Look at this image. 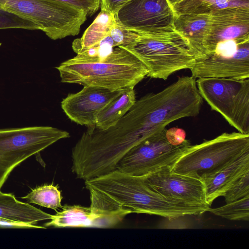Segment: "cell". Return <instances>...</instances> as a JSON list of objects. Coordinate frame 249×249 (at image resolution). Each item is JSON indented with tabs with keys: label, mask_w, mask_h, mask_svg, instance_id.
Masks as SVG:
<instances>
[{
	"label": "cell",
	"mask_w": 249,
	"mask_h": 249,
	"mask_svg": "<svg viewBox=\"0 0 249 249\" xmlns=\"http://www.w3.org/2000/svg\"><path fill=\"white\" fill-rule=\"evenodd\" d=\"M86 188L98 190L131 213H142L166 218L198 215L210 206L189 204L165 197L151 189L142 177L115 170L85 180Z\"/></svg>",
	"instance_id": "1"
},
{
	"label": "cell",
	"mask_w": 249,
	"mask_h": 249,
	"mask_svg": "<svg viewBox=\"0 0 249 249\" xmlns=\"http://www.w3.org/2000/svg\"><path fill=\"white\" fill-rule=\"evenodd\" d=\"M61 82L112 90L135 87L148 74L144 65L126 49L117 47L104 59L77 54L56 67Z\"/></svg>",
	"instance_id": "2"
},
{
	"label": "cell",
	"mask_w": 249,
	"mask_h": 249,
	"mask_svg": "<svg viewBox=\"0 0 249 249\" xmlns=\"http://www.w3.org/2000/svg\"><path fill=\"white\" fill-rule=\"evenodd\" d=\"M122 47L136 56L148 70L147 76L166 80L173 73L191 70L196 54L187 39L175 30L142 34Z\"/></svg>",
	"instance_id": "3"
},
{
	"label": "cell",
	"mask_w": 249,
	"mask_h": 249,
	"mask_svg": "<svg viewBox=\"0 0 249 249\" xmlns=\"http://www.w3.org/2000/svg\"><path fill=\"white\" fill-rule=\"evenodd\" d=\"M249 151V134L224 133L211 140L191 145L171 166L173 173L203 180Z\"/></svg>",
	"instance_id": "4"
},
{
	"label": "cell",
	"mask_w": 249,
	"mask_h": 249,
	"mask_svg": "<svg viewBox=\"0 0 249 249\" xmlns=\"http://www.w3.org/2000/svg\"><path fill=\"white\" fill-rule=\"evenodd\" d=\"M0 9L30 20L51 39L78 35L87 15L54 0H0Z\"/></svg>",
	"instance_id": "5"
},
{
	"label": "cell",
	"mask_w": 249,
	"mask_h": 249,
	"mask_svg": "<svg viewBox=\"0 0 249 249\" xmlns=\"http://www.w3.org/2000/svg\"><path fill=\"white\" fill-rule=\"evenodd\" d=\"M198 92L239 132L249 134V78H200Z\"/></svg>",
	"instance_id": "6"
},
{
	"label": "cell",
	"mask_w": 249,
	"mask_h": 249,
	"mask_svg": "<svg viewBox=\"0 0 249 249\" xmlns=\"http://www.w3.org/2000/svg\"><path fill=\"white\" fill-rule=\"evenodd\" d=\"M70 136L68 132L52 126L0 129V190L18 164Z\"/></svg>",
	"instance_id": "7"
},
{
	"label": "cell",
	"mask_w": 249,
	"mask_h": 249,
	"mask_svg": "<svg viewBox=\"0 0 249 249\" xmlns=\"http://www.w3.org/2000/svg\"><path fill=\"white\" fill-rule=\"evenodd\" d=\"M87 189L90 194L89 207L62 206V210L52 215L44 227L110 228L131 213L101 191L92 188Z\"/></svg>",
	"instance_id": "8"
},
{
	"label": "cell",
	"mask_w": 249,
	"mask_h": 249,
	"mask_svg": "<svg viewBox=\"0 0 249 249\" xmlns=\"http://www.w3.org/2000/svg\"><path fill=\"white\" fill-rule=\"evenodd\" d=\"M166 130L162 129L130 149L115 170L143 177L162 167L172 166L192 144L188 140L179 145L172 144L166 138Z\"/></svg>",
	"instance_id": "9"
},
{
	"label": "cell",
	"mask_w": 249,
	"mask_h": 249,
	"mask_svg": "<svg viewBox=\"0 0 249 249\" xmlns=\"http://www.w3.org/2000/svg\"><path fill=\"white\" fill-rule=\"evenodd\" d=\"M176 14L167 0H130L115 14L120 26L138 33L175 30Z\"/></svg>",
	"instance_id": "10"
},
{
	"label": "cell",
	"mask_w": 249,
	"mask_h": 249,
	"mask_svg": "<svg viewBox=\"0 0 249 249\" xmlns=\"http://www.w3.org/2000/svg\"><path fill=\"white\" fill-rule=\"evenodd\" d=\"M142 178L151 189L165 197L189 204L209 206L206 203L202 181L173 173L171 166L162 167Z\"/></svg>",
	"instance_id": "11"
},
{
	"label": "cell",
	"mask_w": 249,
	"mask_h": 249,
	"mask_svg": "<svg viewBox=\"0 0 249 249\" xmlns=\"http://www.w3.org/2000/svg\"><path fill=\"white\" fill-rule=\"evenodd\" d=\"M190 70L195 79L249 78V40L240 43L233 53H208L196 58Z\"/></svg>",
	"instance_id": "12"
},
{
	"label": "cell",
	"mask_w": 249,
	"mask_h": 249,
	"mask_svg": "<svg viewBox=\"0 0 249 249\" xmlns=\"http://www.w3.org/2000/svg\"><path fill=\"white\" fill-rule=\"evenodd\" d=\"M122 89L112 90L84 86L80 91L70 93L63 98L61 108L71 121L87 127L94 126L98 113Z\"/></svg>",
	"instance_id": "13"
},
{
	"label": "cell",
	"mask_w": 249,
	"mask_h": 249,
	"mask_svg": "<svg viewBox=\"0 0 249 249\" xmlns=\"http://www.w3.org/2000/svg\"><path fill=\"white\" fill-rule=\"evenodd\" d=\"M212 15V26L205 44V54L212 53L221 42L249 39V7H228Z\"/></svg>",
	"instance_id": "14"
},
{
	"label": "cell",
	"mask_w": 249,
	"mask_h": 249,
	"mask_svg": "<svg viewBox=\"0 0 249 249\" xmlns=\"http://www.w3.org/2000/svg\"><path fill=\"white\" fill-rule=\"evenodd\" d=\"M212 15L184 14L176 15L174 28L188 41L196 58L205 54V44L210 34Z\"/></svg>",
	"instance_id": "15"
},
{
	"label": "cell",
	"mask_w": 249,
	"mask_h": 249,
	"mask_svg": "<svg viewBox=\"0 0 249 249\" xmlns=\"http://www.w3.org/2000/svg\"><path fill=\"white\" fill-rule=\"evenodd\" d=\"M249 171V151L244 153L231 163L202 180L206 201L211 206L217 197L223 196L226 189L237 179Z\"/></svg>",
	"instance_id": "16"
},
{
	"label": "cell",
	"mask_w": 249,
	"mask_h": 249,
	"mask_svg": "<svg viewBox=\"0 0 249 249\" xmlns=\"http://www.w3.org/2000/svg\"><path fill=\"white\" fill-rule=\"evenodd\" d=\"M52 216L29 203L18 201L12 194L0 191V218L36 225L39 221L50 220Z\"/></svg>",
	"instance_id": "17"
},
{
	"label": "cell",
	"mask_w": 249,
	"mask_h": 249,
	"mask_svg": "<svg viewBox=\"0 0 249 249\" xmlns=\"http://www.w3.org/2000/svg\"><path fill=\"white\" fill-rule=\"evenodd\" d=\"M136 101L134 87L123 89L118 96L98 113L94 126L104 130L114 125L128 111Z\"/></svg>",
	"instance_id": "18"
},
{
	"label": "cell",
	"mask_w": 249,
	"mask_h": 249,
	"mask_svg": "<svg viewBox=\"0 0 249 249\" xmlns=\"http://www.w3.org/2000/svg\"><path fill=\"white\" fill-rule=\"evenodd\" d=\"M115 22L114 14L101 10L82 36L73 41L72 47L74 52L77 54L81 53L98 45L103 38L109 35Z\"/></svg>",
	"instance_id": "19"
},
{
	"label": "cell",
	"mask_w": 249,
	"mask_h": 249,
	"mask_svg": "<svg viewBox=\"0 0 249 249\" xmlns=\"http://www.w3.org/2000/svg\"><path fill=\"white\" fill-rule=\"evenodd\" d=\"M249 7V0H182L173 6L176 15L210 14L228 7Z\"/></svg>",
	"instance_id": "20"
},
{
	"label": "cell",
	"mask_w": 249,
	"mask_h": 249,
	"mask_svg": "<svg viewBox=\"0 0 249 249\" xmlns=\"http://www.w3.org/2000/svg\"><path fill=\"white\" fill-rule=\"evenodd\" d=\"M22 198L27 200L30 203L55 211L62 207L61 191L57 186L53 184L37 187Z\"/></svg>",
	"instance_id": "21"
},
{
	"label": "cell",
	"mask_w": 249,
	"mask_h": 249,
	"mask_svg": "<svg viewBox=\"0 0 249 249\" xmlns=\"http://www.w3.org/2000/svg\"><path fill=\"white\" fill-rule=\"evenodd\" d=\"M209 212L231 220L248 221L249 196L226 203L220 207L210 208Z\"/></svg>",
	"instance_id": "22"
},
{
	"label": "cell",
	"mask_w": 249,
	"mask_h": 249,
	"mask_svg": "<svg viewBox=\"0 0 249 249\" xmlns=\"http://www.w3.org/2000/svg\"><path fill=\"white\" fill-rule=\"evenodd\" d=\"M223 196L226 203L249 196V171L234 181L225 191Z\"/></svg>",
	"instance_id": "23"
},
{
	"label": "cell",
	"mask_w": 249,
	"mask_h": 249,
	"mask_svg": "<svg viewBox=\"0 0 249 249\" xmlns=\"http://www.w3.org/2000/svg\"><path fill=\"white\" fill-rule=\"evenodd\" d=\"M18 28L39 30L34 23L14 13L0 9V29Z\"/></svg>",
	"instance_id": "24"
},
{
	"label": "cell",
	"mask_w": 249,
	"mask_h": 249,
	"mask_svg": "<svg viewBox=\"0 0 249 249\" xmlns=\"http://www.w3.org/2000/svg\"><path fill=\"white\" fill-rule=\"evenodd\" d=\"M138 35V33L126 29L116 22L109 34L113 41L114 47H123L130 44L136 39Z\"/></svg>",
	"instance_id": "25"
},
{
	"label": "cell",
	"mask_w": 249,
	"mask_h": 249,
	"mask_svg": "<svg viewBox=\"0 0 249 249\" xmlns=\"http://www.w3.org/2000/svg\"><path fill=\"white\" fill-rule=\"evenodd\" d=\"M59 1L84 11L87 16H91L98 10L100 0H54Z\"/></svg>",
	"instance_id": "26"
},
{
	"label": "cell",
	"mask_w": 249,
	"mask_h": 249,
	"mask_svg": "<svg viewBox=\"0 0 249 249\" xmlns=\"http://www.w3.org/2000/svg\"><path fill=\"white\" fill-rule=\"evenodd\" d=\"M166 137L170 143L176 146L182 144L186 140L185 131L178 128L166 129Z\"/></svg>",
	"instance_id": "27"
},
{
	"label": "cell",
	"mask_w": 249,
	"mask_h": 249,
	"mask_svg": "<svg viewBox=\"0 0 249 249\" xmlns=\"http://www.w3.org/2000/svg\"><path fill=\"white\" fill-rule=\"evenodd\" d=\"M130 0H100L101 10L114 15L124 5Z\"/></svg>",
	"instance_id": "28"
},
{
	"label": "cell",
	"mask_w": 249,
	"mask_h": 249,
	"mask_svg": "<svg viewBox=\"0 0 249 249\" xmlns=\"http://www.w3.org/2000/svg\"><path fill=\"white\" fill-rule=\"evenodd\" d=\"M187 216V215H186ZM181 216L178 217L166 218L164 221V224L161 223L159 225V228L161 229H187L189 228V224Z\"/></svg>",
	"instance_id": "29"
},
{
	"label": "cell",
	"mask_w": 249,
	"mask_h": 249,
	"mask_svg": "<svg viewBox=\"0 0 249 249\" xmlns=\"http://www.w3.org/2000/svg\"><path fill=\"white\" fill-rule=\"evenodd\" d=\"M0 227L12 228L46 229V227L0 218Z\"/></svg>",
	"instance_id": "30"
},
{
	"label": "cell",
	"mask_w": 249,
	"mask_h": 249,
	"mask_svg": "<svg viewBox=\"0 0 249 249\" xmlns=\"http://www.w3.org/2000/svg\"><path fill=\"white\" fill-rule=\"evenodd\" d=\"M169 3L173 6L176 3L179 2L182 0H167Z\"/></svg>",
	"instance_id": "31"
}]
</instances>
